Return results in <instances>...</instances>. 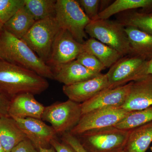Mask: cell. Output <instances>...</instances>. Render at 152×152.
Instances as JSON below:
<instances>
[{
  "instance_id": "83f0119b",
  "label": "cell",
  "mask_w": 152,
  "mask_h": 152,
  "mask_svg": "<svg viewBox=\"0 0 152 152\" xmlns=\"http://www.w3.org/2000/svg\"><path fill=\"white\" fill-rule=\"evenodd\" d=\"M84 12L91 21L98 19L99 13V7L101 1L99 0H80L77 1Z\"/></svg>"
},
{
  "instance_id": "9c48e42d",
  "label": "cell",
  "mask_w": 152,
  "mask_h": 152,
  "mask_svg": "<svg viewBox=\"0 0 152 152\" xmlns=\"http://www.w3.org/2000/svg\"><path fill=\"white\" fill-rule=\"evenodd\" d=\"M146 60L130 56L122 58L110 68L107 73L110 88H114L142 78V68Z\"/></svg>"
},
{
  "instance_id": "9a60e30c",
  "label": "cell",
  "mask_w": 152,
  "mask_h": 152,
  "mask_svg": "<svg viewBox=\"0 0 152 152\" xmlns=\"http://www.w3.org/2000/svg\"><path fill=\"white\" fill-rule=\"evenodd\" d=\"M34 95L25 93L18 95L10 101L9 115L13 118H32L42 120L45 107L37 101Z\"/></svg>"
},
{
  "instance_id": "d4e9b609",
  "label": "cell",
  "mask_w": 152,
  "mask_h": 152,
  "mask_svg": "<svg viewBox=\"0 0 152 152\" xmlns=\"http://www.w3.org/2000/svg\"><path fill=\"white\" fill-rule=\"evenodd\" d=\"M152 121V106L144 110L131 112L115 127L130 131Z\"/></svg>"
},
{
  "instance_id": "8d00e7d4",
  "label": "cell",
  "mask_w": 152,
  "mask_h": 152,
  "mask_svg": "<svg viewBox=\"0 0 152 152\" xmlns=\"http://www.w3.org/2000/svg\"><path fill=\"white\" fill-rule=\"evenodd\" d=\"M114 152H125L124 150H119V151H115Z\"/></svg>"
},
{
  "instance_id": "ffe728a7",
  "label": "cell",
  "mask_w": 152,
  "mask_h": 152,
  "mask_svg": "<svg viewBox=\"0 0 152 152\" xmlns=\"http://www.w3.org/2000/svg\"><path fill=\"white\" fill-rule=\"evenodd\" d=\"M152 142V121L130 130L124 151L126 152H146Z\"/></svg>"
},
{
  "instance_id": "2e32d148",
  "label": "cell",
  "mask_w": 152,
  "mask_h": 152,
  "mask_svg": "<svg viewBox=\"0 0 152 152\" xmlns=\"http://www.w3.org/2000/svg\"><path fill=\"white\" fill-rule=\"evenodd\" d=\"M54 80L64 86L75 84L90 80L102 73L87 69L77 60L52 68Z\"/></svg>"
},
{
  "instance_id": "7402d4cb",
  "label": "cell",
  "mask_w": 152,
  "mask_h": 152,
  "mask_svg": "<svg viewBox=\"0 0 152 152\" xmlns=\"http://www.w3.org/2000/svg\"><path fill=\"white\" fill-rule=\"evenodd\" d=\"M139 8L142 9L143 12L152 13V0H116L101 11L97 19H108L121 12Z\"/></svg>"
},
{
  "instance_id": "52a82bcc",
  "label": "cell",
  "mask_w": 152,
  "mask_h": 152,
  "mask_svg": "<svg viewBox=\"0 0 152 152\" xmlns=\"http://www.w3.org/2000/svg\"><path fill=\"white\" fill-rule=\"evenodd\" d=\"M82 115L81 104L68 99L45 107L42 120L50 123L57 134L63 135L75 126Z\"/></svg>"
},
{
  "instance_id": "30bf717a",
  "label": "cell",
  "mask_w": 152,
  "mask_h": 152,
  "mask_svg": "<svg viewBox=\"0 0 152 152\" xmlns=\"http://www.w3.org/2000/svg\"><path fill=\"white\" fill-rule=\"evenodd\" d=\"M84 52L83 44L76 41L65 30L61 29L56 37L47 64L52 68L77 59Z\"/></svg>"
},
{
  "instance_id": "4fadbf2b",
  "label": "cell",
  "mask_w": 152,
  "mask_h": 152,
  "mask_svg": "<svg viewBox=\"0 0 152 152\" xmlns=\"http://www.w3.org/2000/svg\"><path fill=\"white\" fill-rule=\"evenodd\" d=\"M132 84L131 82L114 88L107 89L81 104L82 115L96 109L121 107L127 98Z\"/></svg>"
},
{
  "instance_id": "ba28073f",
  "label": "cell",
  "mask_w": 152,
  "mask_h": 152,
  "mask_svg": "<svg viewBox=\"0 0 152 152\" xmlns=\"http://www.w3.org/2000/svg\"><path fill=\"white\" fill-rule=\"evenodd\" d=\"M130 112L121 107H110L94 110L82 115L79 122L69 132L78 136L92 130L114 126Z\"/></svg>"
},
{
  "instance_id": "e0dca14e",
  "label": "cell",
  "mask_w": 152,
  "mask_h": 152,
  "mask_svg": "<svg viewBox=\"0 0 152 152\" xmlns=\"http://www.w3.org/2000/svg\"><path fill=\"white\" fill-rule=\"evenodd\" d=\"M27 139L15 120L10 116L0 117V141L6 152H10Z\"/></svg>"
},
{
  "instance_id": "3957f363",
  "label": "cell",
  "mask_w": 152,
  "mask_h": 152,
  "mask_svg": "<svg viewBox=\"0 0 152 152\" xmlns=\"http://www.w3.org/2000/svg\"><path fill=\"white\" fill-rule=\"evenodd\" d=\"M125 28L124 26L118 21L97 19L90 22L85 31L91 38L111 47L123 56H132Z\"/></svg>"
},
{
  "instance_id": "44dd1931",
  "label": "cell",
  "mask_w": 152,
  "mask_h": 152,
  "mask_svg": "<svg viewBox=\"0 0 152 152\" xmlns=\"http://www.w3.org/2000/svg\"><path fill=\"white\" fill-rule=\"evenodd\" d=\"M35 22L32 16L24 6L6 22L3 28L11 34L22 39Z\"/></svg>"
},
{
  "instance_id": "ac0fdd59",
  "label": "cell",
  "mask_w": 152,
  "mask_h": 152,
  "mask_svg": "<svg viewBox=\"0 0 152 152\" xmlns=\"http://www.w3.org/2000/svg\"><path fill=\"white\" fill-rule=\"evenodd\" d=\"M132 56L141 57L146 61L152 58V35L132 26L125 27Z\"/></svg>"
},
{
  "instance_id": "74e56055",
  "label": "cell",
  "mask_w": 152,
  "mask_h": 152,
  "mask_svg": "<svg viewBox=\"0 0 152 152\" xmlns=\"http://www.w3.org/2000/svg\"><path fill=\"white\" fill-rule=\"evenodd\" d=\"M151 152H152V146L151 147Z\"/></svg>"
},
{
  "instance_id": "5bb4252c",
  "label": "cell",
  "mask_w": 152,
  "mask_h": 152,
  "mask_svg": "<svg viewBox=\"0 0 152 152\" xmlns=\"http://www.w3.org/2000/svg\"><path fill=\"white\" fill-rule=\"evenodd\" d=\"M152 106V75L132 82L129 95L121 106L129 112L144 110Z\"/></svg>"
},
{
  "instance_id": "e575fe53",
  "label": "cell",
  "mask_w": 152,
  "mask_h": 152,
  "mask_svg": "<svg viewBox=\"0 0 152 152\" xmlns=\"http://www.w3.org/2000/svg\"><path fill=\"white\" fill-rule=\"evenodd\" d=\"M0 152H6L1 141H0Z\"/></svg>"
},
{
  "instance_id": "484cf974",
  "label": "cell",
  "mask_w": 152,
  "mask_h": 152,
  "mask_svg": "<svg viewBox=\"0 0 152 152\" xmlns=\"http://www.w3.org/2000/svg\"><path fill=\"white\" fill-rule=\"evenodd\" d=\"M24 6V0H0V22L4 24Z\"/></svg>"
},
{
  "instance_id": "7c38bea8",
  "label": "cell",
  "mask_w": 152,
  "mask_h": 152,
  "mask_svg": "<svg viewBox=\"0 0 152 152\" xmlns=\"http://www.w3.org/2000/svg\"><path fill=\"white\" fill-rule=\"evenodd\" d=\"M37 150L48 148L50 142L57 139V133L42 120L32 118H14Z\"/></svg>"
},
{
  "instance_id": "6da1fadb",
  "label": "cell",
  "mask_w": 152,
  "mask_h": 152,
  "mask_svg": "<svg viewBox=\"0 0 152 152\" xmlns=\"http://www.w3.org/2000/svg\"><path fill=\"white\" fill-rule=\"evenodd\" d=\"M49 86L46 79L34 72L0 61V94L9 100L25 93L40 94Z\"/></svg>"
},
{
  "instance_id": "836d02e7",
  "label": "cell",
  "mask_w": 152,
  "mask_h": 152,
  "mask_svg": "<svg viewBox=\"0 0 152 152\" xmlns=\"http://www.w3.org/2000/svg\"><path fill=\"white\" fill-rule=\"evenodd\" d=\"M38 152H56V151L55 149L51 146L50 148H41L38 150Z\"/></svg>"
},
{
  "instance_id": "d590c367",
  "label": "cell",
  "mask_w": 152,
  "mask_h": 152,
  "mask_svg": "<svg viewBox=\"0 0 152 152\" xmlns=\"http://www.w3.org/2000/svg\"><path fill=\"white\" fill-rule=\"evenodd\" d=\"M3 26H4V25H3L2 23H1V22H0V33L1 32L2 30H3Z\"/></svg>"
},
{
  "instance_id": "603a6c76",
  "label": "cell",
  "mask_w": 152,
  "mask_h": 152,
  "mask_svg": "<svg viewBox=\"0 0 152 152\" xmlns=\"http://www.w3.org/2000/svg\"><path fill=\"white\" fill-rule=\"evenodd\" d=\"M56 0H24V7L37 21L55 18Z\"/></svg>"
},
{
  "instance_id": "4dcf8cb0",
  "label": "cell",
  "mask_w": 152,
  "mask_h": 152,
  "mask_svg": "<svg viewBox=\"0 0 152 152\" xmlns=\"http://www.w3.org/2000/svg\"><path fill=\"white\" fill-rule=\"evenodd\" d=\"M50 144L56 152H77L69 145L63 141L61 142L57 139L52 140Z\"/></svg>"
},
{
  "instance_id": "f1b7e54d",
  "label": "cell",
  "mask_w": 152,
  "mask_h": 152,
  "mask_svg": "<svg viewBox=\"0 0 152 152\" xmlns=\"http://www.w3.org/2000/svg\"><path fill=\"white\" fill-rule=\"evenodd\" d=\"M62 140L69 145L77 152H87L77 137L72 134L69 132L63 134Z\"/></svg>"
},
{
  "instance_id": "d6a6232c",
  "label": "cell",
  "mask_w": 152,
  "mask_h": 152,
  "mask_svg": "<svg viewBox=\"0 0 152 152\" xmlns=\"http://www.w3.org/2000/svg\"><path fill=\"white\" fill-rule=\"evenodd\" d=\"M141 74L142 77L147 75H152V58L147 61L144 64L142 68Z\"/></svg>"
},
{
  "instance_id": "5b68a950",
  "label": "cell",
  "mask_w": 152,
  "mask_h": 152,
  "mask_svg": "<svg viewBox=\"0 0 152 152\" xmlns=\"http://www.w3.org/2000/svg\"><path fill=\"white\" fill-rule=\"evenodd\" d=\"M61 29L56 18H48L36 21L22 40L47 64L53 44Z\"/></svg>"
},
{
  "instance_id": "7a4b0ae2",
  "label": "cell",
  "mask_w": 152,
  "mask_h": 152,
  "mask_svg": "<svg viewBox=\"0 0 152 152\" xmlns=\"http://www.w3.org/2000/svg\"><path fill=\"white\" fill-rule=\"evenodd\" d=\"M0 61L28 69L45 78L54 80L52 68L23 41L11 34L4 28L0 33Z\"/></svg>"
},
{
  "instance_id": "4316f807",
  "label": "cell",
  "mask_w": 152,
  "mask_h": 152,
  "mask_svg": "<svg viewBox=\"0 0 152 152\" xmlns=\"http://www.w3.org/2000/svg\"><path fill=\"white\" fill-rule=\"evenodd\" d=\"M76 60L87 69L98 73H101L106 69L96 57L86 52L81 53Z\"/></svg>"
},
{
  "instance_id": "cb8c5ba5",
  "label": "cell",
  "mask_w": 152,
  "mask_h": 152,
  "mask_svg": "<svg viewBox=\"0 0 152 152\" xmlns=\"http://www.w3.org/2000/svg\"><path fill=\"white\" fill-rule=\"evenodd\" d=\"M125 27L132 26L152 35V13L132 11L124 14L118 21Z\"/></svg>"
},
{
  "instance_id": "f546056e",
  "label": "cell",
  "mask_w": 152,
  "mask_h": 152,
  "mask_svg": "<svg viewBox=\"0 0 152 152\" xmlns=\"http://www.w3.org/2000/svg\"><path fill=\"white\" fill-rule=\"evenodd\" d=\"M10 152H38L31 142L26 139L20 142Z\"/></svg>"
},
{
  "instance_id": "8fae6325",
  "label": "cell",
  "mask_w": 152,
  "mask_h": 152,
  "mask_svg": "<svg viewBox=\"0 0 152 152\" xmlns=\"http://www.w3.org/2000/svg\"><path fill=\"white\" fill-rule=\"evenodd\" d=\"M110 88L107 74H100L90 80L63 87L64 94L69 99L82 104L104 90Z\"/></svg>"
},
{
  "instance_id": "8992f818",
  "label": "cell",
  "mask_w": 152,
  "mask_h": 152,
  "mask_svg": "<svg viewBox=\"0 0 152 152\" xmlns=\"http://www.w3.org/2000/svg\"><path fill=\"white\" fill-rule=\"evenodd\" d=\"M55 18L62 29L68 31L79 43L85 42L87 38L85 29L91 21L77 1L57 0Z\"/></svg>"
},
{
  "instance_id": "1f68e13d",
  "label": "cell",
  "mask_w": 152,
  "mask_h": 152,
  "mask_svg": "<svg viewBox=\"0 0 152 152\" xmlns=\"http://www.w3.org/2000/svg\"><path fill=\"white\" fill-rule=\"evenodd\" d=\"M10 101L0 94V117L8 116Z\"/></svg>"
},
{
  "instance_id": "277c9868",
  "label": "cell",
  "mask_w": 152,
  "mask_h": 152,
  "mask_svg": "<svg viewBox=\"0 0 152 152\" xmlns=\"http://www.w3.org/2000/svg\"><path fill=\"white\" fill-rule=\"evenodd\" d=\"M130 131L114 126L92 130L78 136L87 152H114L124 150Z\"/></svg>"
},
{
  "instance_id": "d6986e66",
  "label": "cell",
  "mask_w": 152,
  "mask_h": 152,
  "mask_svg": "<svg viewBox=\"0 0 152 152\" xmlns=\"http://www.w3.org/2000/svg\"><path fill=\"white\" fill-rule=\"evenodd\" d=\"M83 45L84 52L96 57L106 68H110L124 57L116 50L94 38L85 41Z\"/></svg>"
}]
</instances>
